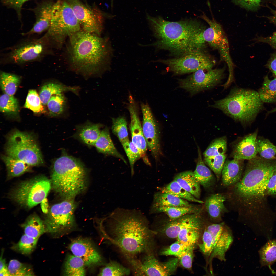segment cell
<instances>
[{
  "mask_svg": "<svg viewBox=\"0 0 276 276\" xmlns=\"http://www.w3.org/2000/svg\"><path fill=\"white\" fill-rule=\"evenodd\" d=\"M107 220L105 237L126 258L153 253L157 232L150 228L147 219L140 211L118 208Z\"/></svg>",
  "mask_w": 276,
  "mask_h": 276,
  "instance_id": "1",
  "label": "cell"
},
{
  "mask_svg": "<svg viewBox=\"0 0 276 276\" xmlns=\"http://www.w3.org/2000/svg\"><path fill=\"white\" fill-rule=\"evenodd\" d=\"M69 38V60L74 71L87 77L110 69L113 50L108 38L81 30Z\"/></svg>",
  "mask_w": 276,
  "mask_h": 276,
  "instance_id": "2",
  "label": "cell"
},
{
  "mask_svg": "<svg viewBox=\"0 0 276 276\" xmlns=\"http://www.w3.org/2000/svg\"><path fill=\"white\" fill-rule=\"evenodd\" d=\"M276 170V161L256 157L249 160L240 180L227 187L225 193L231 209L238 215L252 210L266 192L269 179Z\"/></svg>",
  "mask_w": 276,
  "mask_h": 276,
  "instance_id": "3",
  "label": "cell"
},
{
  "mask_svg": "<svg viewBox=\"0 0 276 276\" xmlns=\"http://www.w3.org/2000/svg\"><path fill=\"white\" fill-rule=\"evenodd\" d=\"M146 17L153 36L157 39L149 45L176 55L186 53L193 37L205 29L201 22L194 19L172 22L160 16L153 17L147 14Z\"/></svg>",
  "mask_w": 276,
  "mask_h": 276,
  "instance_id": "4",
  "label": "cell"
},
{
  "mask_svg": "<svg viewBox=\"0 0 276 276\" xmlns=\"http://www.w3.org/2000/svg\"><path fill=\"white\" fill-rule=\"evenodd\" d=\"M258 92L235 87L225 98L215 101L211 107L218 109L243 124L251 123L263 108Z\"/></svg>",
  "mask_w": 276,
  "mask_h": 276,
  "instance_id": "5",
  "label": "cell"
},
{
  "mask_svg": "<svg viewBox=\"0 0 276 276\" xmlns=\"http://www.w3.org/2000/svg\"><path fill=\"white\" fill-rule=\"evenodd\" d=\"M86 171L81 163L66 154L54 162L51 176L52 186L55 191L66 199H72L85 187Z\"/></svg>",
  "mask_w": 276,
  "mask_h": 276,
  "instance_id": "6",
  "label": "cell"
},
{
  "mask_svg": "<svg viewBox=\"0 0 276 276\" xmlns=\"http://www.w3.org/2000/svg\"><path fill=\"white\" fill-rule=\"evenodd\" d=\"M198 244L200 251L207 259L210 273L212 274V262L214 258L221 261L226 260V254L233 241L232 232L224 222L213 223L209 221Z\"/></svg>",
  "mask_w": 276,
  "mask_h": 276,
  "instance_id": "7",
  "label": "cell"
},
{
  "mask_svg": "<svg viewBox=\"0 0 276 276\" xmlns=\"http://www.w3.org/2000/svg\"><path fill=\"white\" fill-rule=\"evenodd\" d=\"M52 45L47 33L39 38L27 39L10 47L1 63L21 65L39 61L51 53Z\"/></svg>",
  "mask_w": 276,
  "mask_h": 276,
  "instance_id": "8",
  "label": "cell"
},
{
  "mask_svg": "<svg viewBox=\"0 0 276 276\" xmlns=\"http://www.w3.org/2000/svg\"><path fill=\"white\" fill-rule=\"evenodd\" d=\"M81 29L67 0H57L54 3L50 27L46 33L53 45L61 46L67 37H69Z\"/></svg>",
  "mask_w": 276,
  "mask_h": 276,
  "instance_id": "9",
  "label": "cell"
},
{
  "mask_svg": "<svg viewBox=\"0 0 276 276\" xmlns=\"http://www.w3.org/2000/svg\"><path fill=\"white\" fill-rule=\"evenodd\" d=\"M5 150L7 155L31 166L43 164V156L33 134L15 129L7 137Z\"/></svg>",
  "mask_w": 276,
  "mask_h": 276,
  "instance_id": "10",
  "label": "cell"
},
{
  "mask_svg": "<svg viewBox=\"0 0 276 276\" xmlns=\"http://www.w3.org/2000/svg\"><path fill=\"white\" fill-rule=\"evenodd\" d=\"M52 186L51 180L40 176L20 184L13 191L11 197L20 205L31 208L46 198Z\"/></svg>",
  "mask_w": 276,
  "mask_h": 276,
  "instance_id": "11",
  "label": "cell"
},
{
  "mask_svg": "<svg viewBox=\"0 0 276 276\" xmlns=\"http://www.w3.org/2000/svg\"><path fill=\"white\" fill-rule=\"evenodd\" d=\"M156 61L166 65L169 71L177 74L193 73L200 69L213 68L215 63V60L203 50Z\"/></svg>",
  "mask_w": 276,
  "mask_h": 276,
  "instance_id": "12",
  "label": "cell"
},
{
  "mask_svg": "<svg viewBox=\"0 0 276 276\" xmlns=\"http://www.w3.org/2000/svg\"><path fill=\"white\" fill-rule=\"evenodd\" d=\"M75 205L72 199H66L53 205L45 223L47 231L63 234L71 230L74 224Z\"/></svg>",
  "mask_w": 276,
  "mask_h": 276,
  "instance_id": "13",
  "label": "cell"
},
{
  "mask_svg": "<svg viewBox=\"0 0 276 276\" xmlns=\"http://www.w3.org/2000/svg\"><path fill=\"white\" fill-rule=\"evenodd\" d=\"M224 70L223 68L199 70L180 80V87L192 94L211 89L221 83Z\"/></svg>",
  "mask_w": 276,
  "mask_h": 276,
  "instance_id": "14",
  "label": "cell"
},
{
  "mask_svg": "<svg viewBox=\"0 0 276 276\" xmlns=\"http://www.w3.org/2000/svg\"><path fill=\"white\" fill-rule=\"evenodd\" d=\"M201 17L209 25V27L203 31L204 38L206 43L217 50L221 58L227 64L229 68L228 79H234V64L230 54L229 44L227 39L221 25L213 20H210L205 14Z\"/></svg>",
  "mask_w": 276,
  "mask_h": 276,
  "instance_id": "15",
  "label": "cell"
},
{
  "mask_svg": "<svg viewBox=\"0 0 276 276\" xmlns=\"http://www.w3.org/2000/svg\"><path fill=\"white\" fill-rule=\"evenodd\" d=\"M178 258L160 262L153 253L144 254L141 259L135 258L130 262L134 274L137 276H168L172 274L178 265Z\"/></svg>",
  "mask_w": 276,
  "mask_h": 276,
  "instance_id": "16",
  "label": "cell"
},
{
  "mask_svg": "<svg viewBox=\"0 0 276 276\" xmlns=\"http://www.w3.org/2000/svg\"><path fill=\"white\" fill-rule=\"evenodd\" d=\"M72 9L82 30L100 35L103 29L102 13L92 9L79 0H67Z\"/></svg>",
  "mask_w": 276,
  "mask_h": 276,
  "instance_id": "17",
  "label": "cell"
},
{
  "mask_svg": "<svg viewBox=\"0 0 276 276\" xmlns=\"http://www.w3.org/2000/svg\"><path fill=\"white\" fill-rule=\"evenodd\" d=\"M142 128L147 147L157 159L161 154L159 131L158 124L149 105L142 103Z\"/></svg>",
  "mask_w": 276,
  "mask_h": 276,
  "instance_id": "18",
  "label": "cell"
},
{
  "mask_svg": "<svg viewBox=\"0 0 276 276\" xmlns=\"http://www.w3.org/2000/svg\"><path fill=\"white\" fill-rule=\"evenodd\" d=\"M128 99V108L130 117V127L132 142L139 150L144 162L147 165L151 166L147 155V146L140 120L137 105L131 95L129 96Z\"/></svg>",
  "mask_w": 276,
  "mask_h": 276,
  "instance_id": "19",
  "label": "cell"
},
{
  "mask_svg": "<svg viewBox=\"0 0 276 276\" xmlns=\"http://www.w3.org/2000/svg\"><path fill=\"white\" fill-rule=\"evenodd\" d=\"M69 248L73 255L83 260L85 266H94L102 262L101 256L88 239L82 238L74 239L70 244Z\"/></svg>",
  "mask_w": 276,
  "mask_h": 276,
  "instance_id": "20",
  "label": "cell"
},
{
  "mask_svg": "<svg viewBox=\"0 0 276 276\" xmlns=\"http://www.w3.org/2000/svg\"><path fill=\"white\" fill-rule=\"evenodd\" d=\"M54 4L50 1H45L34 9L36 18L35 22L30 30L23 33V35L40 34L48 30L50 26Z\"/></svg>",
  "mask_w": 276,
  "mask_h": 276,
  "instance_id": "21",
  "label": "cell"
},
{
  "mask_svg": "<svg viewBox=\"0 0 276 276\" xmlns=\"http://www.w3.org/2000/svg\"><path fill=\"white\" fill-rule=\"evenodd\" d=\"M226 199L225 194L223 193L212 194L206 198L204 206L210 222L218 223L222 221V217L228 211L224 204Z\"/></svg>",
  "mask_w": 276,
  "mask_h": 276,
  "instance_id": "22",
  "label": "cell"
},
{
  "mask_svg": "<svg viewBox=\"0 0 276 276\" xmlns=\"http://www.w3.org/2000/svg\"><path fill=\"white\" fill-rule=\"evenodd\" d=\"M243 168V160L233 159L226 160L221 172L222 185L227 188L238 182L242 177Z\"/></svg>",
  "mask_w": 276,
  "mask_h": 276,
  "instance_id": "23",
  "label": "cell"
},
{
  "mask_svg": "<svg viewBox=\"0 0 276 276\" xmlns=\"http://www.w3.org/2000/svg\"><path fill=\"white\" fill-rule=\"evenodd\" d=\"M257 131L246 135L237 144L233 152V159L249 160L256 156L258 153L256 143Z\"/></svg>",
  "mask_w": 276,
  "mask_h": 276,
  "instance_id": "24",
  "label": "cell"
},
{
  "mask_svg": "<svg viewBox=\"0 0 276 276\" xmlns=\"http://www.w3.org/2000/svg\"><path fill=\"white\" fill-rule=\"evenodd\" d=\"M204 163L202 159L200 150L198 149L196 166L193 172L194 176L200 185L205 189L212 191L216 185V178Z\"/></svg>",
  "mask_w": 276,
  "mask_h": 276,
  "instance_id": "25",
  "label": "cell"
},
{
  "mask_svg": "<svg viewBox=\"0 0 276 276\" xmlns=\"http://www.w3.org/2000/svg\"><path fill=\"white\" fill-rule=\"evenodd\" d=\"M79 88L77 86H70L56 82H50L44 85L41 88L39 96L43 105H46L53 95L71 91L78 95Z\"/></svg>",
  "mask_w": 276,
  "mask_h": 276,
  "instance_id": "26",
  "label": "cell"
},
{
  "mask_svg": "<svg viewBox=\"0 0 276 276\" xmlns=\"http://www.w3.org/2000/svg\"><path fill=\"white\" fill-rule=\"evenodd\" d=\"M94 146L100 152L119 158L125 164H127L126 161L124 157L115 147L107 127H106L101 130L100 135Z\"/></svg>",
  "mask_w": 276,
  "mask_h": 276,
  "instance_id": "27",
  "label": "cell"
},
{
  "mask_svg": "<svg viewBox=\"0 0 276 276\" xmlns=\"http://www.w3.org/2000/svg\"><path fill=\"white\" fill-rule=\"evenodd\" d=\"M188 201L169 193L161 191L156 193L151 207L150 213L160 207L188 206L192 205Z\"/></svg>",
  "mask_w": 276,
  "mask_h": 276,
  "instance_id": "28",
  "label": "cell"
},
{
  "mask_svg": "<svg viewBox=\"0 0 276 276\" xmlns=\"http://www.w3.org/2000/svg\"><path fill=\"white\" fill-rule=\"evenodd\" d=\"M183 189L197 199L200 197V185L196 180L193 172L188 171L177 174L174 179Z\"/></svg>",
  "mask_w": 276,
  "mask_h": 276,
  "instance_id": "29",
  "label": "cell"
},
{
  "mask_svg": "<svg viewBox=\"0 0 276 276\" xmlns=\"http://www.w3.org/2000/svg\"><path fill=\"white\" fill-rule=\"evenodd\" d=\"M22 227L25 234L34 238H39L47 231L45 223L35 215L29 217L22 224Z\"/></svg>",
  "mask_w": 276,
  "mask_h": 276,
  "instance_id": "30",
  "label": "cell"
},
{
  "mask_svg": "<svg viewBox=\"0 0 276 276\" xmlns=\"http://www.w3.org/2000/svg\"><path fill=\"white\" fill-rule=\"evenodd\" d=\"M1 158L6 165L8 176L10 177L20 176L30 170L31 166L22 161L7 155H2Z\"/></svg>",
  "mask_w": 276,
  "mask_h": 276,
  "instance_id": "31",
  "label": "cell"
},
{
  "mask_svg": "<svg viewBox=\"0 0 276 276\" xmlns=\"http://www.w3.org/2000/svg\"><path fill=\"white\" fill-rule=\"evenodd\" d=\"M193 213L188 214L170 220L161 228L160 232L169 238H177L179 232L190 219Z\"/></svg>",
  "mask_w": 276,
  "mask_h": 276,
  "instance_id": "32",
  "label": "cell"
},
{
  "mask_svg": "<svg viewBox=\"0 0 276 276\" xmlns=\"http://www.w3.org/2000/svg\"><path fill=\"white\" fill-rule=\"evenodd\" d=\"M102 125L99 124L87 122L82 126L79 130V136L85 143L89 145H94L99 138Z\"/></svg>",
  "mask_w": 276,
  "mask_h": 276,
  "instance_id": "33",
  "label": "cell"
},
{
  "mask_svg": "<svg viewBox=\"0 0 276 276\" xmlns=\"http://www.w3.org/2000/svg\"><path fill=\"white\" fill-rule=\"evenodd\" d=\"M85 265L80 258L73 255H69L65 261L64 274L66 276L85 275Z\"/></svg>",
  "mask_w": 276,
  "mask_h": 276,
  "instance_id": "34",
  "label": "cell"
},
{
  "mask_svg": "<svg viewBox=\"0 0 276 276\" xmlns=\"http://www.w3.org/2000/svg\"><path fill=\"white\" fill-rule=\"evenodd\" d=\"M200 206L193 205L188 206L160 207L154 210L152 213L162 212L165 213L170 220L178 218L185 215L199 212L202 210Z\"/></svg>",
  "mask_w": 276,
  "mask_h": 276,
  "instance_id": "35",
  "label": "cell"
},
{
  "mask_svg": "<svg viewBox=\"0 0 276 276\" xmlns=\"http://www.w3.org/2000/svg\"><path fill=\"white\" fill-rule=\"evenodd\" d=\"M160 191L170 193L187 201L203 204L204 202L195 197L188 192L176 181H173L159 188Z\"/></svg>",
  "mask_w": 276,
  "mask_h": 276,
  "instance_id": "36",
  "label": "cell"
},
{
  "mask_svg": "<svg viewBox=\"0 0 276 276\" xmlns=\"http://www.w3.org/2000/svg\"><path fill=\"white\" fill-rule=\"evenodd\" d=\"M258 252L261 266L270 267L276 262V240H269Z\"/></svg>",
  "mask_w": 276,
  "mask_h": 276,
  "instance_id": "37",
  "label": "cell"
},
{
  "mask_svg": "<svg viewBox=\"0 0 276 276\" xmlns=\"http://www.w3.org/2000/svg\"><path fill=\"white\" fill-rule=\"evenodd\" d=\"M258 92L263 102L272 103L276 102V78L270 80L267 75L265 76L262 86Z\"/></svg>",
  "mask_w": 276,
  "mask_h": 276,
  "instance_id": "38",
  "label": "cell"
},
{
  "mask_svg": "<svg viewBox=\"0 0 276 276\" xmlns=\"http://www.w3.org/2000/svg\"><path fill=\"white\" fill-rule=\"evenodd\" d=\"M20 82L18 76L3 71L0 74V85L4 93L13 95L16 93Z\"/></svg>",
  "mask_w": 276,
  "mask_h": 276,
  "instance_id": "39",
  "label": "cell"
},
{
  "mask_svg": "<svg viewBox=\"0 0 276 276\" xmlns=\"http://www.w3.org/2000/svg\"><path fill=\"white\" fill-rule=\"evenodd\" d=\"M256 143L258 153L262 158L268 160L276 159V146L268 139L259 137Z\"/></svg>",
  "mask_w": 276,
  "mask_h": 276,
  "instance_id": "40",
  "label": "cell"
},
{
  "mask_svg": "<svg viewBox=\"0 0 276 276\" xmlns=\"http://www.w3.org/2000/svg\"><path fill=\"white\" fill-rule=\"evenodd\" d=\"M66 103L63 93L52 96L47 104L50 115L56 116L63 114L65 110Z\"/></svg>",
  "mask_w": 276,
  "mask_h": 276,
  "instance_id": "41",
  "label": "cell"
},
{
  "mask_svg": "<svg viewBox=\"0 0 276 276\" xmlns=\"http://www.w3.org/2000/svg\"><path fill=\"white\" fill-rule=\"evenodd\" d=\"M112 130L118 138L121 144L129 140L128 136L127 123L124 117L120 116L113 118Z\"/></svg>",
  "mask_w": 276,
  "mask_h": 276,
  "instance_id": "42",
  "label": "cell"
},
{
  "mask_svg": "<svg viewBox=\"0 0 276 276\" xmlns=\"http://www.w3.org/2000/svg\"><path fill=\"white\" fill-rule=\"evenodd\" d=\"M130 270L114 260H111L100 272L99 276H125L129 275Z\"/></svg>",
  "mask_w": 276,
  "mask_h": 276,
  "instance_id": "43",
  "label": "cell"
},
{
  "mask_svg": "<svg viewBox=\"0 0 276 276\" xmlns=\"http://www.w3.org/2000/svg\"><path fill=\"white\" fill-rule=\"evenodd\" d=\"M19 109L18 101L13 95L4 93L1 96V112L4 113L15 115L18 112Z\"/></svg>",
  "mask_w": 276,
  "mask_h": 276,
  "instance_id": "44",
  "label": "cell"
},
{
  "mask_svg": "<svg viewBox=\"0 0 276 276\" xmlns=\"http://www.w3.org/2000/svg\"><path fill=\"white\" fill-rule=\"evenodd\" d=\"M227 148L226 137H220L214 140L211 143L203 155L204 157H206L224 154L226 152Z\"/></svg>",
  "mask_w": 276,
  "mask_h": 276,
  "instance_id": "45",
  "label": "cell"
},
{
  "mask_svg": "<svg viewBox=\"0 0 276 276\" xmlns=\"http://www.w3.org/2000/svg\"><path fill=\"white\" fill-rule=\"evenodd\" d=\"M226 155L225 154L204 157V162L215 174L218 181L221 176L222 171L225 162Z\"/></svg>",
  "mask_w": 276,
  "mask_h": 276,
  "instance_id": "46",
  "label": "cell"
},
{
  "mask_svg": "<svg viewBox=\"0 0 276 276\" xmlns=\"http://www.w3.org/2000/svg\"><path fill=\"white\" fill-rule=\"evenodd\" d=\"M24 107L35 113H43L45 112L39 95L34 90H30L29 91Z\"/></svg>",
  "mask_w": 276,
  "mask_h": 276,
  "instance_id": "47",
  "label": "cell"
},
{
  "mask_svg": "<svg viewBox=\"0 0 276 276\" xmlns=\"http://www.w3.org/2000/svg\"><path fill=\"white\" fill-rule=\"evenodd\" d=\"M128 158L130 165L131 176L134 174V165L135 162L141 158V154L137 148L129 141L122 144Z\"/></svg>",
  "mask_w": 276,
  "mask_h": 276,
  "instance_id": "48",
  "label": "cell"
},
{
  "mask_svg": "<svg viewBox=\"0 0 276 276\" xmlns=\"http://www.w3.org/2000/svg\"><path fill=\"white\" fill-rule=\"evenodd\" d=\"M8 268L10 276L33 275L30 268L16 260H11Z\"/></svg>",
  "mask_w": 276,
  "mask_h": 276,
  "instance_id": "49",
  "label": "cell"
},
{
  "mask_svg": "<svg viewBox=\"0 0 276 276\" xmlns=\"http://www.w3.org/2000/svg\"><path fill=\"white\" fill-rule=\"evenodd\" d=\"M38 239L31 237L24 234L16 244V248L22 254H30L35 248Z\"/></svg>",
  "mask_w": 276,
  "mask_h": 276,
  "instance_id": "50",
  "label": "cell"
},
{
  "mask_svg": "<svg viewBox=\"0 0 276 276\" xmlns=\"http://www.w3.org/2000/svg\"><path fill=\"white\" fill-rule=\"evenodd\" d=\"M193 246H188L178 240L164 250L160 253L162 255L173 256L177 257L183 252Z\"/></svg>",
  "mask_w": 276,
  "mask_h": 276,
  "instance_id": "51",
  "label": "cell"
},
{
  "mask_svg": "<svg viewBox=\"0 0 276 276\" xmlns=\"http://www.w3.org/2000/svg\"><path fill=\"white\" fill-rule=\"evenodd\" d=\"M195 246L191 247L178 256L181 265L187 269L191 268L193 257V250Z\"/></svg>",
  "mask_w": 276,
  "mask_h": 276,
  "instance_id": "52",
  "label": "cell"
},
{
  "mask_svg": "<svg viewBox=\"0 0 276 276\" xmlns=\"http://www.w3.org/2000/svg\"><path fill=\"white\" fill-rule=\"evenodd\" d=\"M236 4L249 10H254L260 6L261 0H233Z\"/></svg>",
  "mask_w": 276,
  "mask_h": 276,
  "instance_id": "53",
  "label": "cell"
},
{
  "mask_svg": "<svg viewBox=\"0 0 276 276\" xmlns=\"http://www.w3.org/2000/svg\"><path fill=\"white\" fill-rule=\"evenodd\" d=\"M29 0H2L5 5L14 9L16 11L18 17L21 18V11L24 4Z\"/></svg>",
  "mask_w": 276,
  "mask_h": 276,
  "instance_id": "54",
  "label": "cell"
},
{
  "mask_svg": "<svg viewBox=\"0 0 276 276\" xmlns=\"http://www.w3.org/2000/svg\"><path fill=\"white\" fill-rule=\"evenodd\" d=\"M266 192L269 195H276V170L269 179L267 187Z\"/></svg>",
  "mask_w": 276,
  "mask_h": 276,
  "instance_id": "55",
  "label": "cell"
},
{
  "mask_svg": "<svg viewBox=\"0 0 276 276\" xmlns=\"http://www.w3.org/2000/svg\"><path fill=\"white\" fill-rule=\"evenodd\" d=\"M258 41L266 43L274 48H276V35L266 37L259 38Z\"/></svg>",
  "mask_w": 276,
  "mask_h": 276,
  "instance_id": "56",
  "label": "cell"
},
{
  "mask_svg": "<svg viewBox=\"0 0 276 276\" xmlns=\"http://www.w3.org/2000/svg\"><path fill=\"white\" fill-rule=\"evenodd\" d=\"M267 66L276 76V53L272 55Z\"/></svg>",
  "mask_w": 276,
  "mask_h": 276,
  "instance_id": "57",
  "label": "cell"
},
{
  "mask_svg": "<svg viewBox=\"0 0 276 276\" xmlns=\"http://www.w3.org/2000/svg\"><path fill=\"white\" fill-rule=\"evenodd\" d=\"M1 255L0 258V272L7 271H8L6 263L5 260L3 259Z\"/></svg>",
  "mask_w": 276,
  "mask_h": 276,
  "instance_id": "58",
  "label": "cell"
},
{
  "mask_svg": "<svg viewBox=\"0 0 276 276\" xmlns=\"http://www.w3.org/2000/svg\"><path fill=\"white\" fill-rule=\"evenodd\" d=\"M41 209L43 213H48V204L47 201L45 198L41 202Z\"/></svg>",
  "mask_w": 276,
  "mask_h": 276,
  "instance_id": "59",
  "label": "cell"
},
{
  "mask_svg": "<svg viewBox=\"0 0 276 276\" xmlns=\"http://www.w3.org/2000/svg\"><path fill=\"white\" fill-rule=\"evenodd\" d=\"M270 20L276 24V9L273 12V15L270 18Z\"/></svg>",
  "mask_w": 276,
  "mask_h": 276,
  "instance_id": "60",
  "label": "cell"
},
{
  "mask_svg": "<svg viewBox=\"0 0 276 276\" xmlns=\"http://www.w3.org/2000/svg\"><path fill=\"white\" fill-rule=\"evenodd\" d=\"M113 1L114 0H111V5L112 8H113Z\"/></svg>",
  "mask_w": 276,
  "mask_h": 276,
  "instance_id": "61",
  "label": "cell"
},
{
  "mask_svg": "<svg viewBox=\"0 0 276 276\" xmlns=\"http://www.w3.org/2000/svg\"><path fill=\"white\" fill-rule=\"evenodd\" d=\"M271 112L272 113L276 112V108L273 109L271 110Z\"/></svg>",
  "mask_w": 276,
  "mask_h": 276,
  "instance_id": "62",
  "label": "cell"
},
{
  "mask_svg": "<svg viewBox=\"0 0 276 276\" xmlns=\"http://www.w3.org/2000/svg\"><path fill=\"white\" fill-rule=\"evenodd\" d=\"M271 271H272V272L273 274H275L276 275V272H274L272 270H271Z\"/></svg>",
  "mask_w": 276,
  "mask_h": 276,
  "instance_id": "63",
  "label": "cell"
}]
</instances>
